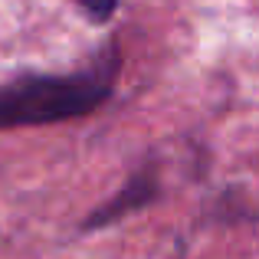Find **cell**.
<instances>
[{"mask_svg": "<svg viewBox=\"0 0 259 259\" xmlns=\"http://www.w3.org/2000/svg\"><path fill=\"white\" fill-rule=\"evenodd\" d=\"M121 59L108 43L89 66L59 76H23L0 85V128L50 125L89 115L112 95Z\"/></svg>", "mask_w": 259, "mask_h": 259, "instance_id": "1", "label": "cell"}, {"mask_svg": "<svg viewBox=\"0 0 259 259\" xmlns=\"http://www.w3.org/2000/svg\"><path fill=\"white\" fill-rule=\"evenodd\" d=\"M154 194H158V187H154V181H151L148 174L132 177V181L121 187V194H115L112 200L105 203V207H99L92 217H89V220H85V230H95V227H105V223H115L118 217H125V213H132V210L151 203Z\"/></svg>", "mask_w": 259, "mask_h": 259, "instance_id": "2", "label": "cell"}, {"mask_svg": "<svg viewBox=\"0 0 259 259\" xmlns=\"http://www.w3.org/2000/svg\"><path fill=\"white\" fill-rule=\"evenodd\" d=\"M72 4H79V10H85L89 20H95V23H105V20L115 13L118 0H72Z\"/></svg>", "mask_w": 259, "mask_h": 259, "instance_id": "3", "label": "cell"}]
</instances>
